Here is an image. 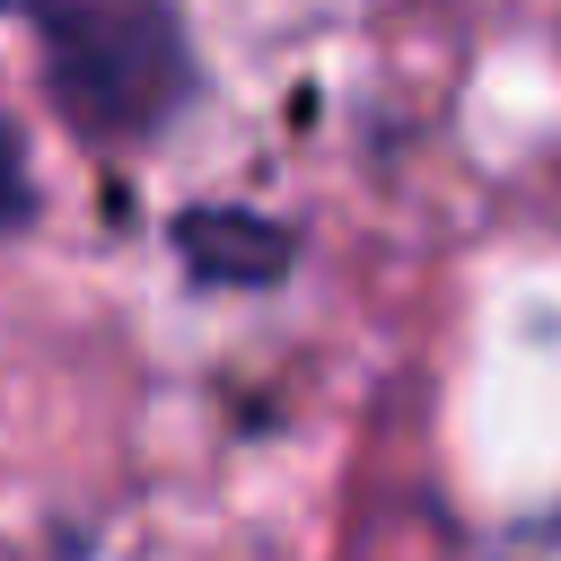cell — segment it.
<instances>
[{"label":"cell","instance_id":"obj_2","mask_svg":"<svg viewBox=\"0 0 561 561\" xmlns=\"http://www.w3.org/2000/svg\"><path fill=\"white\" fill-rule=\"evenodd\" d=\"M175 254L193 263V280H219V289H254V280H272V272L298 254V237H289L280 219H263V210H237V202H202V210H184V219H175Z\"/></svg>","mask_w":561,"mask_h":561},{"label":"cell","instance_id":"obj_1","mask_svg":"<svg viewBox=\"0 0 561 561\" xmlns=\"http://www.w3.org/2000/svg\"><path fill=\"white\" fill-rule=\"evenodd\" d=\"M0 9H18L35 26L53 114L96 149L149 140L193 88L175 0H0Z\"/></svg>","mask_w":561,"mask_h":561},{"label":"cell","instance_id":"obj_3","mask_svg":"<svg viewBox=\"0 0 561 561\" xmlns=\"http://www.w3.org/2000/svg\"><path fill=\"white\" fill-rule=\"evenodd\" d=\"M35 210V184H26V158H18V131L0 123V237Z\"/></svg>","mask_w":561,"mask_h":561}]
</instances>
